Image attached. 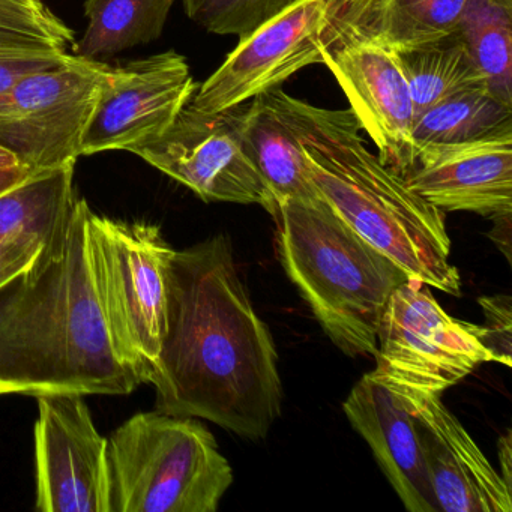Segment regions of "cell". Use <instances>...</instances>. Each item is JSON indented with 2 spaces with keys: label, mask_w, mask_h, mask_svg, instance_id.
<instances>
[{
  "label": "cell",
  "mask_w": 512,
  "mask_h": 512,
  "mask_svg": "<svg viewBox=\"0 0 512 512\" xmlns=\"http://www.w3.org/2000/svg\"><path fill=\"white\" fill-rule=\"evenodd\" d=\"M148 383L155 410L265 439L283 409L274 337L254 310L226 235L175 251L166 331Z\"/></svg>",
  "instance_id": "cell-1"
},
{
  "label": "cell",
  "mask_w": 512,
  "mask_h": 512,
  "mask_svg": "<svg viewBox=\"0 0 512 512\" xmlns=\"http://www.w3.org/2000/svg\"><path fill=\"white\" fill-rule=\"evenodd\" d=\"M91 206L77 199L67 235L0 286V397L128 395L142 385L119 359L92 277Z\"/></svg>",
  "instance_id": "cell-2"
},
{
  "label": "cell",
  "mask_w": 512,
  "mask_h": 512,
  "mask_svg": "<svg viewBox=\"0 0 512 512\" xmlns=\"http://www.w3.org/2000/svg\"><path fill=\"white\" fill-rule=\"evenodd\" d=\"M266 94L298 137L311 184L335 214L407 277L460 296L442 209L367 148L352 110L320 109L280 88Z\"/></svg>",
  "instance_id": "cell-3"
},
{
  "label": "cell",
  "mask_w": 512,
  "mask_h": 512,
  "mask_svg": "<svg viewBox=\"0 0 512 512\" xmlns=\"http://www.w3.org/2000/svg\"><path fill=\"white\" fill-rule=\"evenodd\" d=\"M274 220L281 266L329 340L352 358L376 355L383 311L409 277L323 199L286 200Z\"/></svg>",
  "instance_id": "cell-4"
},
{
  "label": "cell",
  "mask_w": 512,
  "mask_h": 512,
  "mask_svg": "<svg viewBox=\"0 0 512 512\" xmlns=\"http://www.w3.org/2000/svg\"><path fill=\"white\" fill-rule=\"evenodd\" d=\"M107 460L110 512H215L235 479L206 425L158 410L116 428Z\"/></svg>",
  "instance_id": "cell-5"
},
{
  "label": "cell",
  "mask_w": 512,
  "mask_h": 512,
  "mask_svg": "<svg viewBox=\"0 0 512 512\" xmlns=\"http://www.w3.org/2000/svg\"><path fill=\"white\" fill-rule=\"evenodd\" d=\"M95 292L119 359L148 383L160 355L173 250L155 224L89 214Z\"/></svg>",
  "instance_id": "cell-6"
},
{
  "label": "cell",
  "mask_w": 512,
  "mask_h": 512,
  "mask_svg": "<svg viewBox=\"0 0 512 512\" xmlns=\"http://www.w3.org/2000/svg\"><path fill=\"white\" fill-rule=\"evenodd\" d=\"M376 373L397 388L442 394L493 362L473 323L449 316L430 286L407 278L392 292L377 331Z\"/></svg>",
  "instance_id": "cell-7"
},
{
  "label": "cell",
  "mask_w": 512,
  "mask_h": 512,
  "mask_svg": "<svg viewBox=\"0 0 512 512\" xmlns=\"http://www.w3.org/2000/svg\"><path fill=\"white\" fill-rule=\"evenodd\" d=\"M109 65L70 55L20 79L0 104V145L31 173L82 157V140Z\"/></svg>",
  "instance_id": "cell-8"
},
{
  "label": "cell",
  "mask_w": 512,
  "mask_h": 512,
  "mask_svg": "<svg viewBox=\"0 0 512 512\" xmlns=\"http://www.w3.org/2000/svg\"><path fill=\"white\" fill-rule=\"evenodd\" d=\"M244 113L245 103L217 113L188 103L160 139L133 154L203 202L259 205L275 218L277 200L245 142Z\"/></svg>",
  "instance_id": "cell-9"
},
{
  "label": "cell",
  "mask_w": 512,
  "mask_h": 512,
  "mask_svg": "<svg viewBox=\"0 0 512 512\" xmlns=\"http://www.w3.org/2000/svg\"><path fill=\"white\" fill-rule=\"evenodd\" d=\"M341 0H296L254 29L200 85L190 104L203 113L241 106L280 88L302 68L323 64Z\"/></svg>",
  "instance_id": "cell-10"
},
{
  "label": "cell",
  "mask_w": 512,
  "mask_h": 512,
  "mask_svg": "<svg viewBox=\"0 0 512 512\" xmlns=\"http://www.w3.org/2000/svg\"><path fill=\"white\" fill-rule=\"evenodd\" d=\"M197 91L187 59L164 52L107 70L82 140L83 155L134 152L160 139Z\"/></svg>",
  "instance_id": "cell-11"
},
{
  "label": "cell",
  "mask_w": 512,
  "mask_h": 512,
  "mask_svg": "<svg viewBox=\"0 0 512 512\" xmlns=\"http://www.w3.org/2000/svg\"><path fill=\"white\" fill-rule=\"evenodd\" d=\"M331 32L334 40L323 49V65L343 89L382 163L404 175L415 160V109L400 58L379 41L341 28L334 19Z\"/></svg>",
  "instance_id": "cell-12"
},
{
  "label": "cell",
  "mask_w": 512,
  "mask_h": 512,
  "mask_svg": "<svg viewBox=\"0 0 512 512\" xmlns=\"http://www.w3.org/2000/svg\"><path fill=\"white\" fill-rule=\"evenodd\" d=\"M37 401L35 508L110 512L107 439L98 433L85 395H41Z\"/></svg>",
  "instance_id": "cell-13"
},
{
  "label": "cell",
  "mask_w": 512,
  "mask_h": 512,
  "mask_svg": "<svg viewBox=\"0 0 512 512\" xmlns=\"http://www.w3.org/2000/svg\"><path fill=\"white\" fill-rule=\"evenodd\" d=\"M404 182L442 211L512 215V121L484 136L415 152Z\"/></svg>",
  "instance_id": "cell-14"
},
{
  "label": "cell",
  "mask_w": 512,
  "mask_h": 512,
  "mask_svg": "<svg viewBox=\"0 0 512 512\" xmlns=\"http://www.w3.org/2000/svg\"><path fill=\"white\" fill-rule=\"evenodd\" d=\"M397 391L415 416L439 512H511V488L443 404L442 394Z\"/></svg>",
  "instance_id": "cell-15"
},
{
  "label": "cell",
  "mask_w": 512,
  "mask_h": 512,
  "mask_svg": "<svg viewBox=\"0 0 512 512\" xmlns=\"http://www.w3.org/2000/svg\"><path fill=\"white\" fill-rule=\"evenodd\" d=\"M343 410L370 446L404 508L439 512L415 416L397 388L371 371L353 386Z\"/></svg>",
  "instance_id": "cell-16"
},
{
  "label": "cell",
  "mask_w": 512,
  "mask_h": 512,
  "mask_svg": "<svg viewBox=\"0 0 512 512\" xmlns=\"http://www.w3.org/2000/svg\"><path fill=\"white\" fill-rule=\"evenodd\" d=\"M467 4L469 0H341L334 22L406 53L458 32Z\"/></svg>",
  "instance_id": "cell-17"
},
{
  "label": "cell",
  "mask_w": 512,
  "mask_h": 512,
  "mask_svg": "<svg viewBox=\"0 0 512 512\" xmlns=\"http://www.w3.org/2000/svg\"><path fill=\"white\" fill-rule=\"evenodd\" d=\"M76 163L32 173L0 194V242L35 239L46 247L67 235L76 206Z\"/></svg>",
  "instance_id": "cell-18"
},
{
  "label": "cell",
  "mask_w": 512,
  "mask_h": 512,
  "mask_svg": "<svg viewBox=\"0 0 512 512\" xmlns=\"http://www.w3.org/2000/svg\"><path fill=\"white\" fill-rule=\"evenodd\" d=\"M244 137L278 205L286 200L322 199L311 184L298 137L278 115L266 92L245 103Z\"/></svg>",
  "instance_id": "cell-19"
},
{
  "label": "cell",
  "mask_w": 512,
  "mask_h": 512,
  "mask_svg": "<svg viewBox=\"0 0 512 512\" xmlns=\"http://www.w3.org/2000/svg\"><path fill=\"white\" fill-rule=\"evenodd\" d=\"M176 0H86L89 25L74 55L95 59L152 43L163 35Z\"/></svg>",
  "instance_id": "cell-20"
},
{
  "label": "cell",
  "mask_w": 512,
  "mask_h": 512,
  "mask_svg": "<svg viewBox=\"0 0 512 512\" xmlns=\"http://www.w3.org/2000/svg\"><path fill=\"white\" fill-rule=\"evenodd\" d=\"M397 55L409 83L415 119L460 92L487 88L460 29L439 43Z\"/></svg>",
  "instance_id": "cell-21"
},
{
  "label": "cell",
  "mask_w": 512,
  "mask_h": 512,
  "mask_svg": "<svg viewBox=\"0 0 512 512\" xmlns=\"http://www.w3.org/2000/svg\"><path fill=\"white\" fill-rule=\"evenodd\" d=\"M460 31L488 92L512 109V0H469Z\"/></svg>",
  "instance_id": "cell-22"
},
{
  "label": "cell",
  "mask_w": 512,
  "mask_h": 512,
  "mask_svg": "<svg viewBox=\"0 0 512 512\" xmlns=\"http://www.w3.org/2000/svg\"><path fill=\"white\" fill-rule=\"evenodd\" d=\"M511 121V107L496 100L487 88L467 89L415 119V152L424 146L475 139Z\"/></svg>",
  "instance_id": "cell-23"
},
{
  "label": "cell",
  "mask_w": 512,
  "mask_h": 512,
  "mask_svg": "<svg viewBox=\"0 0 512 512\" xmlns=\"http://www.w3.org/2000/svg\"><path fill=\"white\" fill-rule=\"evenodd\" d=\"M296 0H182L185 14L211 34L239 41Z\"/></svg>",
  "instance_id": "cell-24"
},
{
  "label": "cell",
  "mask_w": 512,
  "mask_h": 512,
  "mask_svg": "<svg viewBox=\"0 0 512 512\" xmlns=\"http://www.w3.org/2000/svg\"><path fill=\"white\" fill-rule=\"evenodd\" d=\"M67 56V49L0 29V104L20 79L56 67Z\"/></svg>",
  "instance_id": "cell-25"
},
{
  "label": "cell",
  "mask_w": 512,
  "mask_h": 512,
  "mask_svg": "<svg viewBox=\"0 0 512 512\" xmlns=\"http://www.w3.org/2000/svg\"><path fill=\"white\" fill-rule=\"evenodd\" d=\"M0 29L67 49L74 32L41 0H0Z\"/></svg>",
  "instance_id": "cell-26"
},
{
  "label": "cell",
  "mask_w": 512,
  "mask_h": 512,
  "mask_svg": "<svg viewBox=\"0 0 512 512\" xmlns=\"http://www.w3.org/2000/svg\"><path fill=\"white\" fill-rule=\"evenodd\" d=\"M478 302L484 311L485 325H475L476 337L493 355V361L511 368V298L506 295L484 296Z\"/></svg>",
  "instance_id": "cell-27"
},
{
  "label": "cell",
  "mask_w": 512,
  "mask_h": 512,
  "mask_svg": "<svg viewBox=\"0 0 512 512\" xmlns=\"http://www.w3.org/2000/svg\"><path fill=\"white\" fill-rule=\"evenodd\" d=\"M46 248L35 239L0 242V286L28 271Z\"/></svg>",
  "instance_id": "cell-28"
},
{
  "label": "cell",
  "mask_w": 512,
  "mask_h": 512,
  "mask_svg": "<svg viewBox=\"0 0 512 512\" xmlns=\"http://www.w3.org/2000/svg\"><path fill=\"white\" fill-rule=\"evenodd\" d=\"M511 452H512L511 430H508L499 439V460H500V466H502V472H500V475H502L503 481L506 482V485H508L509 488H511V485H512V481H511V476H512Z\"/></svg>",
  "instance_id": "cell-29"
},
{
  "label": "cell",
  "mask_w": 512,
  "mask_h": 512,
  "mask_svg": "<svg viewBox=\"0 0 512 512\" xmlns=\"http://www.w3.org/2000/svg\"><path fill=\"white\" fill-rule=\"evenodd\" d=\"M31 175L32 173L26 167H23V169L0 170V194L22 184Z\"/></svg>",
  "instance_id": "cell-30"
},
{
  "label": "cell",
  "mask_w": 512,
  "mask_h": 512,
  "mask_svg": "<svg viewBox=\"0 0 512 512\" xmlns=\"http://www.w3.org/2000/svg\"><path fill=\"white\" fill-rule=\"evenodd\" d=\"M23 167L25 166L20 163L19 158L13 152L0 145V170L23 169Z\"/></svg>",
  "instance_id": "cell-31"
}]
</instances>
